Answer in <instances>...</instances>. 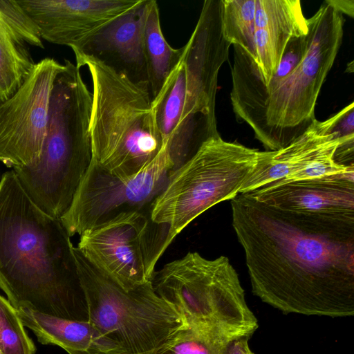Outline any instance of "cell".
<instances>
[{
    "mask_svg": "<svg viewBox=\"0 0 354 354\" xmlns=\"http://www.w3.org/2000/svg\"><path fill=\"white\" fill-rule=\"evenodd\" d=\"M252 336L243 335L227 340L223 345L220 354H254L248 344Z\"/></svg>",
    "mask_w": 354,
    "mask_h": 354,
    "instance_id": "cell-27",
    "label": "cell"
},
{
    "mask_svg": "<svg viewBox=\"0 0 354 354\" xmlns=\"http://www.w3.org/2000/svg\"><path fill=\"white\" fill-rule=\"evenodd\" d=\"M75 60L78 68L87 67L92 80V158L117 174H136L163 147L148 83L136 82L91 57Z\"/></svg>",
    "mask_w": 354,
    "mask_h": 354,
    "instance_id": "cell-5",
    "label": "cell"
},
{
    "mask_svg": "<svg viewBox=\"0 0 354 354\" xmlns=\"http://www.w3.org/2000/svg\"><path fill=\"white\" fill-rule=\"evenodd\" d=\"M0 20L19 41L44 48L39 28L17 1L0 0Z\"/></svg>",
    "mask_w": 354,
    "mask_h": 354,
    "instance_id": "cell-25",
    "label": "cell"
},
{
    "mask_svg": "<svg viewBox=\"0 0 354 354\" xmlns=\"http://www.w3.org/2000/svg\"><path fill=\"white\" fill-rule=\"evenodd\" d=\"M0 350L2 354H35L36 351L17 310L1 295Z\"/></svg>",
    "mask_w": 354,
    "mask_h": 354,
    "instance_id": "cell-23",
    "label": "cell"
},
{
    "mask_svg": "<svg viewBox=\"0 0 354 354\" xmlns=\"http://www.w3.org/2000/svg\"><path fill=\"white\" fill-rule=\"evenodd\" d=\"M258 153L219 136L204 142L192 157L170 174L151 207L152 221L169 227V244L205 211L239 194Z\"/></svg>",
    "mask_w": 354,
    "mask_h": 354,
    "instance_id": "cell-8",
    "label": "cell"
},
{
    "mask_svg": "<svg viewBox=\"0 0 354 354\" xmlns=\"http://www.w3.org/2000/svg\"><path fill=\"white\" fill-rule=\"evenodd\" d=\"M230 46L223 32L222 0L205 1L196 27L183 46L186 94L180 126L194 124L218 133V75L228 58Z\"/></svg>",
    "mask_w": 354,
    "mask_h": 354,
    "instance_id": "cell-12",
    "label": "cell"
},
{
    "mask_svg": "<svg viewBox=\"0 0 354 354\" xmlns=\"http://www.w3.org/2000/svg\"><path fill=\"white\" fill-rule=\"evenodd\" d=\"M151 283L188 326L227 338L253 335L259 327L239 274L225 256L209 259L198 252H188L155 271Z\"/></svg>",
    "mask_w": 354,
    "mask_h": 354,
    "instance_id": "cell-7",
    "label": "cell"
},
{
    "mask_svg": "<svg viewBox=\"0 0 354 354\" xmlns=\"http://www.w3.org/2000/svg\"><path fill=\"white\" fill-rule=\"evenodd\" d=\"M256 0H222V27L225 39L243 48L255 62L254 17Z\"/></svg>",
    "mask_w": 354,
    "mask_h": 354,
    "instance_id": "cell-22",
    "label": "cell"
},
{
    "mask_svg": "<svg viewBox=\"0 0 354 354\" xmlns=\"http://www.w3.org/2000/svg\"><path fill=\"white\" fill-rule=\"evenodd\" d=\"M230 205L253 295L284 314L354 315V221L280 210L249 193Z\"/></svg>",
    "mask_w": 354,
    "mask_h": 354,
    "instance_id": "cell-1",
    "label": "cell"
},
{
    "mask_svg": "<svg viewBox=\"0 0 354 354\" xmlns=\"http://www.w3.org/2000/svg\"><path fill=\"white\" fill-rule=\"evenodd\" d=\"M80 69L69 60L62 65L53 84L41 154L34 162L12 169L34 203L59 219L92 159V93Z\"/></svg>",
    "mask_w": 354,
    "mask_h": 354,
    "instance_id": "cell-4",
    "label": "cell"
},
{
    "mask_svg": "<svg viewBox=\"0 0 354 354\" xmlns=\"http://www.w3.org/2000/svg\"><path fill=\"white\" fill-rule=\"evenodd\" d=\"M227 338L211 331L188 326L161 354H220Z\"/></svg>",
    "mask_w": 354,
    "mask_h": 354,
    "instance_id": "cell-24",
    "label": "cell"
},
{
    "mask_svg": "<svg viewBox=\"0 0 354 354\" xmlns=\"http://www.w3.org/2000/svg\"><path fill=\"white\" fill-rule=\"evenodd\" d=\"M80 236L82 255L125 290L151 281L170 245L169 227L153 222L151 209L121 214Z\"/></svg>",
    "mask_w": 354,
    "mask_h": 354,
    "instance_id": "cell-9",
    "label": "cell"
},
{
    "mask_svg": "<svg viewBox=\"0 0 354 354\" xmlns=\"http://www.w3.org/2000/svg\"><path fill=\"white\" fill-rule=\"evenodd\" d=\"M326 3L332 6L339 12L351 17L354 16V1L353 0H326Z\"/></svg>",
    "mask_w": 354,
    "mask_h": 354,
    "instance_id": "cell-28",
    "label": "cell"
},
{
    "mask_svg": "<svg viewBox=\"0 0 354 354\" xmlns=\"http://www.w3.org/2000/svg\"><path fill=\"white\" fill-rule=\"evenodd\" d=\"M24 326L42 344L57 345L69 354H105L97 330L88 321L46 315L26 308L17 310Z\"/></svg>",
    "mask_w": 354,
    "mask_h": 354,
    "instance_id": "cell-18",
    "label": "cell"
},
{
    "mask_svg": "<svg viewBox=\"0 0 354 354\" xmlns=\"http://www.w3.org/2000/svg\"><path fill=\"white\" fill-rule=\"evenodd\" d=\"M53 58L35 63L17 91L0 102V161L19 167L40 156L54 80L62 67Z\"/></svg>",
    "mask_w": 354,
    "mask_h": 354,
    "instance_id": "cell-11",
    "label": "cell"
},
{
    "mask_svg": "<svg viewBox=\"0 0 354 354\" xmlns=\"http://www.w3.org/2000/svg\"><path fill=\"white\" fill-rule=\"evenodd\" d=\"M35 64L25 44L0 20V102L17 91Z\"/></svg>",
    "mask_w": 354,
    "mask_h": 354,
    "instance_id": "cell-21",
    "label": "cell"
},
{
    "mask_svg": "<svg viewBox=\"0 0 354 354\" xmlns=\"http://www.w3.org/2000/svg\"><path fill=\"white\" fill-rule=\"evenodd\" d=\"M45 41L77 48L104 25L140 0H17Z\"/></svg>",
    "mask_w": 354,
    "mask_h": 354,
    "instance_id": "cell-13",
    "label": "cell"
},
{
    "mask_svg": "<svg viewBox=\"0 0 354 354\" xmlns=\"http://www.w3.org/2000/svg\"><path fill=\"white\" fill-rule=\"evenodd\" d=\"M328 119L330 132L338 136L340 142L335 153V160L344 166L354 165V103L351 102Z\"/></svg>",
    "mask_w": 354,
    "mask_h": 354,
    "instance_id": "cell-26",
    "label": "cell"
},
{
    "mask_svg": "<svg viewBox=\"0 0 354 354\" xmlns=\"http://www.w3.org/2000/svg\"><path fill=\"white\" fill-rule=\"evenodd\" d=\"M338 136L330 130L327 119L315 120L309 128L288 146L277 151L258 153L257 162L239 194L292 181L320 156L339 145Z\"/></svg>",
    "mask_w": 354,
    "mask_h": 354,
    "instance_id": "cell-16",
    "label": "cell"
},
{
    "mask_svg": "<svg viewBox=\"0 0 354 354\" xmlns=\"http://www.w3.org/2000/svg\"><path fill=\"white\" fill-rule=\"evenodd\" d=\"M105 354H106V353H105ZM158 354H161V353H158Z\"/></svg>",
    "mask_w": 354,
    "mask_h": 354,
    "instance_id": "cell-30",
    "label": "cell"
},
{
    "mask_svg": "<svg viewBox=\"0 0 354 354\" xmlns=\"http://www.w3.org/2000/svg\"><path fill=\"white\" fill-rule=\"evenodd\" d=\"M173 164L165 147L140 171L120 175L93 158L59 218L68 235H80L117 216L149 209L167 184Z\"/></svg>",
    "mask_w": 354,
    "mask_h": 354,
    "instance_id": "cell-10",
    "label": "cell"
},
{
    "mask_svg": "<svg viewBox=\"0 0 354 354\" xmlns=\"http://www.w3.org/2000/svg\"><path fill=\"white\" fill-rule=\"evenodd\" d=\"M142 49L147 83L153 98L178 65L183 53V47L175 49L167 42L155 0H147L142 25Z\"/></svg>",
    "mask_w": 354,
    "mask_h": 354,
    "instance_id": "cell-19",
    "label": "cell"
},
{
    "mask_svg": "<svg viewBox=\"0 0 354 354\" xmlns=\"http://www.w3.org/2000/svg\"><path fill=\"white\" fill-rule=\"evenodd\" d=\"M344 21L342 14L326 2L307 19L305 53L272 91L260 93L232 78L233 111L267 151L288 146L316 120V102L341 46Z\"/></svg>",
    "mask_w": 354,
    "mask_h": 354,
    "instance_id": "cell-3",
    "label": "cell"
},
{
    "mask_svg": "<svg viewBox=\"0 0 354 354\" xmlns=\"http://www.w3.org/2000/svg\"><path fill=\"white\" fill-rule=\"evenodd\" d=\"M308 30L300 1L256 0L255 63L264 85L274 74L288 42Z\"/></svg>",
    "mask_w": 354,
    "mask_h": 354,
    "instance_id": "cell-17",
    "label": "cell"
},
{
    "mask_svg": "<svg viewBox=\"0 0 354 354\" xmlns=\"http://www.w3.org/2000/svg\"><path fill=\"white\" fill-rule=\"evenodd\" d=\"M147 0L112 19L73 50L75 59L95 58L136 82H147L142 25Z\"/></svg>",
    "mask_w": 354,
    "mask_h": 354,
    "instance_id": "cell-15",
    "label": "cell"
},
{
    "mask_svg": "<svg viewBox=\"0 0 354 354\" xmlns=\"http://www.w3.org/2000/svg\"><path fill=\"white\" fill-rule=\"evenodd\" d=\"M248 193L280 210L354 221V169L323 178L267 185Z\"/></svg>",
    "mask_w": 354,
    "mask_h": 354,
    "instance_id": "cell-14",
    "label": "cell"
},
{
    "mask_svg": "<svg viewBox=\"0 0 354 354\" xmlns=\"http://www.w3.org/2000/svg\"><path fill=\"white\" fill-rule=\"evenodd\" d=\"M0 354H2V353H1V350H0Z\"/></svg>",
    "mask_w": 354,
    "mask_h": 354,
    "instance_id": "cell-29",
    "label": "cell"
},
{
    "mask_svg": "<svg viewBox=\"0 0 354 354\" xmlns=\"http://www.w3.org/2000/svg\"><path fill=\"white\" fill-rule=\"evenodd\" d=\"M185 73L182 57L158 93L152 98L154 122L165 147L179 128L184 109Z\"/></svg>",
    "mask_w": 354,
    "mask_h": 354,
    "instance_id": "cell-20",
    "label": "cell"
},
{
    "mask_svg": "<svg viewBox=\"0 0 354 354\" xmlns=\"http://www.w3.org/2000/svg\"><path fill=\"white\" fill-rule=\"evenodd\" d=\"M71 236L30 198L13 170L0 180V288L16 309L88 321Z\"/></svg>",
    "mask_w": 354,
    "mask_h": 354,
    "instance_id": "cell-2",
    "label": "cell"
},
{
    "mask_svg": "<svg viewBox=\"0 0 354 354\" xmlns=\"http://www.w3.org/2000/svg\"><path fill=\"white\" fill-rule=\"evenodd\" d=\"M73 254L88 322L98 332L104 353L158 354L188 327L183 316L158 295L151 281L125 290L75 246Z\"/></svg>",
    "mask_w": 354,
    "mask_h": 354,
    "instance_id": "cell-6",
    "label": "cell"
}]
</instances>
